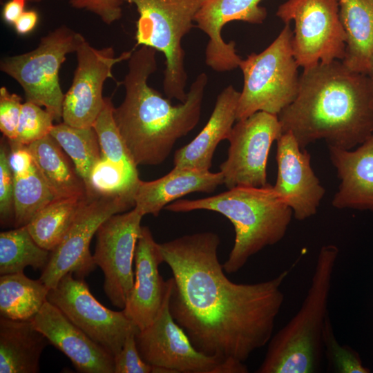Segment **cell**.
<instances>
[{
  "instance_id": "cell-1",
  "label": "cell",
  "mask_w": 373,
  "mask_h": 373,
  "mask_svg": "<svg viewBox=\"0 0 373 373\" xmlns=\"http://www.w3.org/2000/svg\"><path fill=\"white\" fill-rule=\"evenodd\" d=\"M218 234L200 232L159 243L173 274L170 312L195 348L223 362L244 365L273 336L289 274L256 283H236L218 256Z\"/></svg>"
},
{
  "instance_id": "cell-2",
  "label": "cell",
  "mask_w": 373,
  "mask_h": 373,
  "mask_svg": "<svg viewBox=\"0 0 373 373\" xmlns=\"http://www.w3.org/2000/svg\"><path fill=\"white\" fill-rule=\"evenodd\" d=\"M283 133L301 149L323 140L350 150L373 133V82L341 61L303 69L294 100L278 115Z\"/></svg>"
},
{
  "instance_id": "cell-3",
  "label": "cell",
  "mask_w": 373,
  "mask_h": 373,
  "mask_svg": "<svg viewBox=\"0 0 373 373\" xmlns=\"http://www.w3.org/2000/svg\"><path fill=\"white\" fill-rule=\"evenodd\" d=\"M156 52L144 46L133 50L123 80L125 96L113 110L117 127L137 166L162 164L176 142L196 126L208 83L207 74L200 73L186 100L172 105L148 84L157 70Z\"/></svg>"
},
{
  "instance_id": "cell-4",
  "label": "cell",
  "mask_w": 373,
  "mask_h": 373,
  "mask_svg": "<svg viewBox=\"0 0 373 373\" xmlns=\"http://www.w3.org/2000/svg\"><path fill=\"white\" fill-rule=\"evenodd\" d=\"M164 209L173 212L209 210L231 221L235 240L222 265L227 274L238 271L251 256L280 242L293 216L291 209L269 183L261 187H235L202 199L179 200Z\"/></svg>"
},
{
  "instance_id": "cell-5",
  "label": "cell",
  "mask_w": 373,
  "mask_h": 373,
  "mask_svg": "<svg viewBox=\"0 0 373 373\" xmlns=\"http://www.w3.org/2000/svg\"><path fill=\"white\" fill-rule=\"evenodd\" d=\"M338 256L332 244L318 254L309 288L298 312L267 343L257 373H314L323 356V331Z\"/></svg>"
},
{
  "instance_id": "cell-6",
  "label": "cell",
  "mask_w": 373,
  "mask_h": 373,
  "mask_svg": "<svg viewBox=\"0 0 373 373\" xmlns=\"http://www.w3.org/2000/svg\"><path fill=\"white\" fill-rule=\"evenodd\" d=\"M135 6L136 46H144L163 54L165 69L163 90L166 97L184 102L187 74L182 39L191 30L204 0H124Z\"/></svg>"
},
{
  "instance_id": "cell-7",
  "label": "cell",
  "mask_w": 373,
  "mask_h": 373,
  "mask_svg": "<svg viewBox=\"0 0 373 373\" xmlns=\"http://www.w3.org/2000/svg\"><path fill=\"white\" fill-rule=\"evenodd\" d=\"M292 36L289 23H286L267 48L242 60L239 68L244 83L236 121L258 111L278 115L296 98L300 75L292 49Z\"/></svg>"
},
{
  "instance_id": "cell-8",
  "label": "cell",
  "mask_w": 373,
  "mask_h": 373,
  "mask_svg": "<svg viewBox=\"0 0 373 373\" xmlns=\"http://www.w3.org/2000/svg\"><path fill=\"white\" fill-rule=\"evenodd\" d=\"M84 38L61 26L42 37L35 49L3 58L0 70L21 85L26 101L44 106L54 120L59 121L65 95L59 84V70L66 55L75 52Z\"/></svg>"
},
{
  "instance_id": "cell-9",
  "label": "cell",
  "mask_w": 373,
  "mask_h": 373,
  "mask_svg": "<svg viewBox=\"0 0 373 373\" xmlns=\"http://www.w3.org/2000/svg\"><path fill=\"white\" fill-rule=\"evenodd\" d=\"M166 282V292L157 315L135 336L142 358L155 368V373L248 372L245 364L223 362L195 348L170 312L169 300L173 278Z\"/></svg>"
},
{
  "instance_id": "cell-10",
  "label": "cell",
  "mask_w": 373,
  "mask_h": 373,
  "mask_svg": "<svg viewBox=\"0 0 373 373\" xmlns=\"http://www.w3.org/2000/svg\"><path fill=\"white\" fill-rule=\"evenodd\" d=\"M276 15L285 24L294 21L291 45L299 67L343 59L345 35L338 0H287Z\"/></svg>"
},
{
  "instance_id": "cell-11",
  "label": "cell",
  "mask_w": 373,
  "mask_h": 373,
  "mask_svg": "<svg viewBox=\"0 0 373 373\" xmlns=\"http://www.w3.org/2000/svg\"><path fill=\"white\" fill-rule=\"evenodd\" d=\"M134 203L121 197L99 196L86 198L69 230L50 251V256L39 278L52 289L67 274L84 279L95 267L90 251V243L100 225L111 216L134 207Z\"/></svg>"
},
{
  "instance_id": "cell-12",
  "label": "cell",
  "mask_w": 373,
  "mask_h": 373,
  "mask_svg": "<svg viewBox=\"0 0 373 373\" xmlns=\"http://www.w3.org/2000/svg\"><path fill=\"white\" fill-rule=\"evenodd\" d=\"M66 274L47 300L59 308L76 326L102 345L113 356L121 350L126 337L139 328L123 310L113 311L104 307L91 294L84 279Z\"/></svg>"
},
{
  "instance_id": "cell-13",
  "label": "cell",
  "mask_w": 373,
  "mask_h": 373,
  "mask_svg": "<svg viewBox=\"0 0 373 373\" xmlns=\"http://www.w3.org/2000/svg\"><path fill=\"white\" fill-rule=\"evenodd\" d=\"M282 134L278 115L269 113L258 111L236 121L227 139V158L220 166L227 188L266 186L269 151Z\"/></svg>"
},
{
  "instance_id": "cell-14",
  "label": "cell",
  "mask_w": 373,
  "mask_h": 373,
  "mask_svg": "<svg viewBox=\"0 0 373 373\" xmlns=\"http://www.w3.org/2000/svg\"><path fill=\"white\" fill-rule=\"evenodd\" d=\"M142 217L135 209L114 214L96 233L93 261L104 273L106 296L115 307L122 309L134 284L133 260Z\"/></svg>"
},
{
  "instance_id": "cell-15",
  "label": "cell",
  "mask_w": 373,
  "mask_h": 373,
  "mask_svg": "<svg viewBox=\"0 0 373 373\" xmlns=\"http://www.w3.org/2000/svg\"><path fill=\"white\" fill-rule=\"evenodd\" d=\"M133 50L116 56L113 48H95L83 39L75 52L77 66L73 82L64 95L63 122L78 128L93 126L104 105V82L114 79L113 66L128 60Z\"/></svg>"
},
{
  "instance_id": "cell-16",
  "label": "cell",
  "mask_w": 373,
  "mask_h": 373,
  "mask_svg": "<svg viewBox=\"0 0 373 373\" xmlns=\"http://www.w3.org/2000/svg\"><path fill=\"white\" fill-rule=\"evenodd\" d=\"M277 178L274 189L300 221L314 216L325 189L311 166V155L294 136L283 133L276 141Z\"/></svg>"
},
{
  "instance_id": "cell-17",
  "label": "cell",
  "mask_w": 373,
  "mask_h": 373,
  "mask_svg": "<svg viewBox=\"0 0 373 373\" xmlns=\"http://www.w3.org/2000/svg\"><path fill=\"white\" fill-rule=\"evenodd\" d=\"M262 0H204L195 17L196 26L209 40L205 50V61L217 72L239 68L242 59L237 54L234 41L225 42L222 28L232 21L260 24L267 17Z\"/></svg>"
},
{
  "instance_id": "cell-18",
  "label": "cell",
  "mask_w": 373,
  "mask_h": 373,
  "mask_svg": "<svg viewBox=\"0 0 373 373\" xmlns=\"http://www.w3.org/2000/svg\"><path fill=\"white\" fill-rule=\"evenodd\" d=\"M34 327L82 373H114V356L46 301L32 320Z\"/></svg>"
},
{
  "instance_id": "cell-19",
  "label": "cell",
  "mask_w": 373,
  "mask_h": 373,
  "mask_svg": "<svg viewBox=\"0 0 373 373\" xmlns=\"http://www.w3.org/2000/svg\"><path fill=\"white\" fill-rule=\"evenodd\" d=\"M134 260V284L122 310L139 329L142 330L157 315L167 289V282L163 280L159 271L160 265L164 262L159 243L155 241L146 226L142 227Z\"/></svg>"
},
{
  "instance_id": "cell-20",
  "label": "cell",
  "mask_w": 373,
  "mask_h": 373,
  "mask_svg": "<svg viewBox=\"0 0 373 373\" xmlns=\"http://www.w3.org/2000/svg\"><path fill=\"white\" fill-rule=\"evenodd\" d=\"M328 149L340 180L332 206L373 211V133L354 150Z\"/></svg>"
},
{
  "instance_id": "cell-21",
  "label": "cell",
  "mask_w": 373,
  "mask_h": 373,
  "mask_svg": "<svg viewBox=\"0 0 373 373\" xmlns=\"http://www.w3.org/2000/svg\"><path fill=\"white\" fill-rule=\"evenodd\" d=\"M222 173L174 167L153 181L140 180L134 195V209L142 216H157L175 200L195 192L211 193L223 184Z\"/></svg>"
},
{
  "instance_id": "cell-22",
  "label": "cell",
  "mask_w": 373,
  "mask_h": 373,
  "mask_svg": "<svg viewBox=\"0 0 373 373\" xmlns=\"http://www.w3.org/2000/svg\"><path fill=\"white\" fill-rule=\"evenodd\" d=\"M239 97L240 92L232 85L220 92L204 127L191 142L175 151L174 167L209 171L217 146L227 139L236 121Z\"/></svg>"
},
{
  "instance_id": "cell-23",
  "label": "cell",
  "mask_w": 373,
  "mask_h": 373,
  "mask_svg": "<svg viewBox=\"0 0 373 373\" xmlns=\"http://www.w3.org/2000/svg\"><path fill=\"white\" fill-rule=\"evenodd\" d=\"M345 35V57L349 70L373 75V0H338Z\"/></svg>"
},
{
  "instance_id": "cell-24",
  "label": "cell",
  "mask_w": 373,
  "mask_h": 373,
  "mask_svg": "<svg viewBox=\"0 0 373 373\" xmlns=\"http://www.w3.org/2000/svg\"><path fill=\"white\" fill-rule=\"evenodd\" d=\"M31 321L0 316V373H37L48 343Z\"/></svg>"
},
{
  "instance_id": "cell-25",
  "label": "cell",
  "mask_w": 373,
  "mask_h": 373,
  "mask_svg": "<svg viewBox=\"0 0 373 373\" xmlns=\"http://www.w3.org/2000/svg\"><path fill=\"white\" fill-rule=\"evenodd\" d=\"M55 198H86V186L61 147L48 135L27 145Z\"/></svg>"
},
{
  "instance_id": "cell-26",
  "label": "cell",
  "mask_w": 373,
  "mask_h": 373,
  "mask_svg": "<svg viewBox=\"0 0 373 373\" xmlns=\"http://www.w3.org/2000/svg\"><path fill=\"white\" fill-rule=\"evenodd\" d=\"M49 290L39 279H30L23 272L1 275L0 316L32 320L48 300Z\"/></svg>"
},
{
  "instance_id": "cell-27",
  "label": "cell",
  "mask_w": 373,
  "mask_h": 373,
  "mask_svg": "<svg viewBox=\"0 0 373 373\" xmlns=\"http://www.w3.org/2000/svg\"><path fill=\"white\" fill-rule=\"evenodd\" d=\"M86 198H57L39 210L26 225L35 242L48 251L54 250L69 230Z\"/></svg>"
},
{
  "instance_id": "cell-28",
  "label": "cell",
  "mask_w": 373,
  "mask_h": 373,
  "mask_svg": "<svg viewBox=\"0 0 373 373\" xmlns=\"http://www.w3.org/2000/svg\"><path fill=\"white\" fill-rule=\"evenodd\" d=\"M50 251L40 247L26 225L0 233V274L23 272L26 267L33 269L46 267Z\"/></svg>"
},
{
  "instance_id": "cell-29",
  "label": "cell",
  "mask_w": 373,
  "mask_h": 373,
  "mask_svg": "<svg viewBox=\"0 0 373 373\" xmlns=\"http://www.w3.org/2000/svg\"><path fill=\"white\" fill-rule=\"evenodd\" d=\"M50 135L70 157L86 188L90 172L102 157L94 128L74 127L62 122L54 125Z\"/></svg>"
},
{
  "instance_id": "cell-30",
  "label": "cell",
  "mask_w": 373,
  "mask_h": 373,
  "mask_svg": "<svg viewBox=\"0 0 373 373\" xmlns=\"http://www.w3.org/2000/svg\"><path fill=\"white\" fill-rule=\"evenodd\" d=\"M15 227L27 225L33 216L56 199L35 162L28 169L14 173Z\"/></svg>"
},
{
  "instance_id": "cell-31",
  "label": "cell",
  "mask_w": 373,
  "mask_h": 373,
  "mask_svg": "<svg viewBox=\"0 0 373 373\" xmlns=\"http://www.w3.org/2000/svg\"><path fill=\"white\" fill-rule=\"evenodd\" d=\"M114 106L110 97H105L104 105L93 127L98 137L102 157L138 175L137 165L131 157L115 124Z\"/></svg>"
},
{
  "instance_id": "cell-32",
  "label": "cell",
  "mask_w": 373,
  "mask_h": 373,
  "mask_svg": "<svg viewBox=\"0 0 373 373\" xmlns=\"http://www.w3.org/2000/svg\"><path fill=\"white\" fill-rule=\"evenodd\" d=\"M323 354L328 370L336 373H370L363 365L357 352L347 345H341L335 336L329 316L326 318L323 331Z\"/></svg>"
},
{
  "instance_id": "cell-33",
  "label": "cell",
  "mask_w": 373,
  "mask_h": 373,
  "mask_svg": "<svg viewBox=\"0 0 373 373\" xmlns=\"http://www.w3.org/2000/svg\"><path fill=\"white\" fill-rule=\"evenodd\" d=\"M53 121V117L46 109L26 101L22 104L17 137L12 142L28 145L45 137L50 135L54 126Z\"/></svg>"
},
{
  "instance_id": "cell-34",
  "label": "cell",
  "mask_w": 373,
  "mask_h": 373,
  "mask_svg": "<svg viewBox=\"0 0 373 373\" xmlns=\"http://www.w3.org/2000/svg\"><path fill=\"white\" fill-rule=\"evenodd\" d=\"M9 152L1 142L0 220L1 226L15 222L14 175L9 164Z\"/></svg>"
},
{
  "instance_id": "cell-35",
  "label": "cell",
  "mask_w": 373,
  "mask_h": 373,
  "mask_svg": "<svg viewBox=\"0 0 373 373\" xmlns=\"http://www.w3.org/2000/svg\"><path fill=\"white\" fill-rule=\"evenodd\" d=\"M138 332L126 337L121 350L114 356V373H155V367L142 358L137 349L135 336Z\"/></svg>"
},
{
  "instance_id": "cell-36",
  "label": "cell",
  "mask_w": 373,
  "mask_h": 373,
  "mask_svg": "<svg viewBox=\"0 0 373 373\" xmlns=\"http://www.w3.org/2000/svg\"><path fill=\"white\" fill-rule=\"evenodd\" d=\"M22 98L4 86L0 88V131L8 140L16 139L22 108Z\"/></svg>"
},
{
  "instance_id": "cell-37",
  "label": "cell",
  "mask_w": 373,
  "mask_h": 373,
  "mask_svg": "<svg viewBox=\"0 0 373 373\" xmlns=\"http://www.w3.org/2000/svg\"><path fill=\"white\" fill-rule=\"evenodd\" d=\"M75 8L84 9L97 15L102 21L110 25L119 20L122 14L124 0H68Z\"/></svg>"
},
{
  "instance_id": "cell-38",
  "label": "cell",
  "mask_w": 373,
  "mask_h": 373,
  "mask_svg": "<svg viewBox=\"0 0 373 373\" xmlns=\"http://www.w3.org/2000/svg\"><path fill=\"white\" fill-rule=\"evenodd\" d=\"M38 19L36 11L25 10L14 23L16 32L21 35L30 33L36 27Z\"/></svg>"
},
{
  "instance_id": "cell-39",
  "label": "cell",
  "mask_w": 373,
  "mask_h": 373,
  "mask_svg": "<svg viewBox=\"0 0 373 373\" xmlns=\"http://www.w3.org/2000/svg\"><path fill=\"white\" fill-rule=\"evenodd\" d=\"M27 0H10L3 8L2 17L5 22L13 24L25 11Z\"/></svg>"
},
{
  "instance_id": "cell-40",
  "label": "cell",
  "mask_w": 373,
  "mask_h": 373,
  "mask_svg": "<svg viewBox=\"0 0 373 373\" xmlns=\"http://www.w3.org/2000/svg\"><path fill=\"white\" fill-rule=\"evenodd\" d=\"M28 1H31V2H39L41 0H27Z\"/></svg>"
},
{
  "instance_id": "cell-41",
  "label": "cell",
  "mask_w": 373,
  "mask_h": 373,
  "mask_svg": "<svg viewBox=\"0 0 373 373\" xmlns=\"http://www.w3.org/2000/svg\"><path fill=\"white\" fill-rule=\"evenodd\" d=\"M372 80V82H373V75L372 77H370Z\"/></svg>"
}]
</instances>
